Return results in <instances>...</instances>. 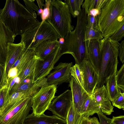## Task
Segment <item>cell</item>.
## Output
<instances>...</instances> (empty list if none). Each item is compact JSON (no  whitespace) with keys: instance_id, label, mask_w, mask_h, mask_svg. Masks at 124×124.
Wrapping results in <instances>:
<instances>
[{"instance_id":"obj_17","label":"cell","mask_w":124,"mask_h":124,"mask_svg":"<svg viewBox=\"0 0 124 124\" xmlns=\"http://www.w3.org/2000/svg\"><path fill=\"white\" fill-rule=\"evenodd\" d=\"M100 40L87 41V59L91 63L99 75Z\"/></svg>"},{"instance_id":"obj_5","label":"cell","mask_w":124,"mask_h":124,"mask_svg":"<svg viewBox=\"0 0 124 124\" xmlns=\"http://www.w3.org/2000/svg\"><path fill=\"white\" fill-rule=\"evenodd\" d=\"M71 17L67 3L61 0H51L50 16L46 21L52 26L60 38H64L73 30Z\"/></svg>"},{"instance_id":"obj_43","label":"cell","mask_w":124,"mask_h":124,"mask_svg":"<svg viewBox=\"0 0 124 124\" xmlns=\"http://www.w3.org/2000/svg\"><path fill=\"white\" fill-rule=\"evenodd\" d=\"M4 71V68L0 63V84L1 81Z\"/></svg>"},{"instance_id":"obj_10","label":"cell","mask_w":124,"mask_h":124,"mask_svg":"<svg viewBox=\"0 0 124 124\" xmlns=\"http://www.w3.org/2000/svg\"><path fill=\"white\" fill-rule=\"evenodd\" d=\"M72 65V62H60L57 66L54 67L53 71L46 78L48 85H55L57 86L64 83H69L72 77L71 68Z\"/></svg>"},{"instance_id":"obj_44","label":"cell","mask_w":124,"mask_h":124,"mask_svg":"<svg viewBox=\"0 0 124 124\" xmlns=\"http://www.w3.org/2000/svg\"><path fill=\"white\" fill-rule=\"evenodd\" d=\"M37 2L38 4V7L39 9H42L43 6L44 5V0H37Z\"/></svg>"},{"instance_id":"obj_23","label":"cell","mask_w":124,"mask_h":124,"mask_svg":"<svg viewBox=\"0 0 124 124\" xmlns=\"http://www.w3.org/2000/svg\"><path fill=\"white\" fill-rule=\"evenodd\" d=\"M106 84L105 87L109 99L111 102L119 92L116 81V74H114L111 76L107 80Z\"/></svg>"},{"instance_id":"obj_34","label":"cell","mask_w":124,"mask_h":124,"mask_svg":"<svg viewBox=\"0 0 124 124\" xmlns=\"http://www.w3.org/2000/svg\"><path fill=\"white\" fill-rule=\"evenodd\" d=\"M51 0H45L43 11L41 15L42 22L48 19L50 15V7Z\"/></svg>"},{"instance_id":"obj_4","label":"cell","mask_w":124,"mask_h":124,"mask_svg":"<svg viewBox=\"0 0 124 124\" xmlns=\"http://www.w3.org/2000/svg\"><path fill=\"white\" fill-rule=\"evenodd\" d=\"M98 19L99 29L103 38L110 37L124 24V0H108Z\"/></svg>"},{"instance_id":"obj_2","label":"cell","mask_w":124,"mask_h":124,"mask_svg":"<svg viewBox=\"0 0 124 124\" xmlns=\"http://www.w3.org/2000/svg\"><path fill=\"white\" fill-rule=\"evenodd\" d=\"M87 16L84 10L81 9L77 19L76 26L64 38V41L60 45L57 54L56 62L64 54H71L76 63L80 66L85 59H87V42L85 40V31L87 25Z\"/></svg>"},{"instance_id":"obj_12","label":"cell","mask_w":124,"mask_h":124,"mask_svg":"<svg viewBox=\"0 0 124 124\" xmlns=\"http://www.w3.org/2000/svg\"><path fill=\"white\" fill-rule=\"evenodd\" d=\"M60 47V45L59 43L58 45L44 59H38L34 72V82L46 77L53 69L56 63L55 59Z\"/></svg>"},{"instance_id":"obj_42","label":"cell","mask_w":124,"mask_h":124,"mask_svg":"<svg viewBox=\"0 0 124 124\" xmlns=\"http://www.w3.org/2000/svg\"><path fill=\"white\" fill-rule=\"evenodd\" d=\"M100 12V10L96 9H94L91 10L88 14H90L94 16H98Z\"/></svg>"},{"instance_id":"obj_31","label":"cell","mask_w":124,"mask_h":124,"mask_svg":"<svg viewBox=\"0 0 124 124\" xmlns=\"http://www.w3.org/2000/svg\"><path fill=\"white\" fill-rule=\"evenodd\" d=\"M119 91V94L111 102L113 106L124 110V93Z\"/></svg>"},{"instance_id":"obj_7","label":"cell","mask_w":124,"mask_h":124,"mask_svg":"<svg viewBox=\"0 0 124 124\" xmlns=\"http://www.w3.org/2000/svg\"><path fill=\"white\" fill-rule=\"evenodd\" d=\"M32 105L31 97L23 98L0 116V124H23Z\"/></svg>"},{"instance_id":"obj_13","label":"cell","mask_w":124,"mask_h":124,"mask_svg":"<svg viewBox=\"0 0 124 124\" xmlns=\"http://www.w3.org/2000/svg\"><path fill=\"white\" fill-rule=\"evenodd\" d=\"M80 67L83 74V87L88 93L91 95L98 84L99 75L88 59L83 60Z\"/></svg>"},{"instance_id":"obj_20","label":"cell","mask_w":124,"mask_h":124,"mask_svg":"<svg viewBox=\"0 0 124 124\" xmlns=\"http://www.w3.org/2000/svg\"><path fill=\"white\" fill-rule=\"evenodd\" d=\"M35 55L34 49H25L23 50L12 67H16L18 70L17 75Z\"/></svg>"},{"instance_id":"obj_33","label":"cell","mask_w":124,"mask_h":124,"mask_svg":"<svg viewBox=\"0 0 124 124\" xmlns=\"http://www.w3.org/2000/svg\"><path fill=\"white\" fill-rule=\"evenodd\" d=\"M124 37V24H123L109 37L112 40L119 42L121 41Z\"/></svg>"},{"instance_id":"obj_3","label":"cell","mask_w":124,"mask_h":124,"mask_svg":"<svg viewBox=\"0 0 124 124\" xmlns=\"http://www.w3.org/2000/svg\"><path fill=\"white\" fill-rule=\"evenodd\" d=\"M119 44V42L112 40L109 37L100 40L99 80L95 89L106 84L111 76L116 74Z\"/></svg>"},{"instance_id":"obj_11","label":"cell","mask_w":124,"mask_h":124,"mask_svg":"<svg viewBox=\"0 0 124 124\" xmlns=\"http://www.w3.org/2000/svg\"><path fill=\"white\" fill-rule=\"evenodd\" d=\"M25 49V46L22 41L17 44L9 43L7 47V54L4 71L2 79L0 84V89L7 85L8 72L13 67L21 54Z\"/></svg>"},{"instance_id":"obj_14","label":"cell","mask_w":124,"mask_h":124,"mask_svg":"<svg viewBox=\"0 0 124 124\" xmlns=\"http://www.w3.org/2000/svg\"><path fill=\"white\" fill-rule=\"evenodd\" d=\"M72 97V103L76 110L81 114L84 103L91 95L88 93L72 77L69 82Z\"/></svg>"},{"instance_id":"obj_9","label":"cell","mask_w":124,"mask_h":124,"mask_svg":"<svg viewBox=\"0 0 124 124\" xmlns=\"http://www.w3.org/2000/svg\"><path fill=\"white\" fill-rule=\"evenodd\" d=\"M72 103L71 90L68 89L55 97L51 102L48 109L54 115L66 120L69 109Z\"/></svg>"},{"instance_id":"obj_37","label":"cell","mask_w":124,"mask_h":124,"mask_svg":"<svg viewBox=\"0 0 124 124\" xmlns=\"http://www.w3.org/2000/svg\"><path fill=\"white\" fill-rule=\"evenodd\" d=\"M23 1L26 7L31 10L36 11L38 14L39 8L35 3L34 0H23Z\"/></svg>"},{"instance_id":"obj_29","label":"cell","mask_w":124,"mask_h":124,"mask_svg":"<svg viewBox=\"0 0 124 124\" xmlns=\"http://www.w3.org/2000/svg\"><path fill=\"white\" fill-rule=\"evenodd\" d=\"M71 74L72 76L83 87V73L80 66L78 64L76 63L75 65L72 66L71 68Z\"/></svg>"},{"instance_id":"obj_18","label":"cell","mask_w":124,"mask_h":124,"mask_svg":"<svg viewBox=\"0 0 124 124\" xmlns=\"http://www.w3.org/2000/svg\"><path fill=\"white\" fill-rule=\"evenodd\" d=\"M58 45V40L48 39L41 43L34 49L36 56L39 59L43 60L51 54Z\"/></svg>"},{"instance_id":"obj_40","label":"cell","mask_w":124,"mask_h":124,"mask_svg":"<svg viewBox=\"0 0 124 124\" xmlns=\"http://www.w3.org/2000/svg\"><path fill=\"white\" fill-rule=\"evenodd\" d=\"M111 124H124V116H113L110 121Z\"/></svg>"},{"instance_id":"obj_26","label":"cell","mask_w":124,"mask_h":124,"mask_svg":"<svg viewBox=\"0 0 124 124\" xmlns=\"http://www.w3.org/2000/svg\"><path fill=\"white\" fill-rule=\"evenodd\" d=\"M84 0H65L64 2L67 4L71 15L74 18L79 15Z\"/></svg>"},{"instance_id":"obj_8","label":"cell","mask_w":124,"mask_h":124,"mask_svg":"<svg viewBox=\"0 0 124 124\" xmlns=\"http://www.w3.org/2000/svg\"><path fill=\"white\" fill-rule=\"evenodd\" d=\"M57 86L50 85L42 87L31 97L32 114L39 116L48 109L52 101L55 97Z\"/></svg>"},{"instance_id":"obj_36","label":"cell","mask_w":124,"mask_h":124,"mask_svg":"<svg viewBox=\"0 0 124 124\" xmlns=\"http://www.w3.org/2000/svg\"><path fill=\"white\" fill-rule=\"evenodd\" d=\"M18 70L16 67H12L9 70L7 80V85H9L12 80L17 76L18 73Z\"/></svg>"},{"instance_id":"obj_1","label":"cell","mask_w":124,"mask_h":124,"mask_svg":"<svg viewBox=\"0 0 124 124\" xmlns=\"http://www.w3.org/2000/svg\"><path fill=\"white\" fill-rule=\"evenodd\" d=\"M1 16L15 39L27 30L40 23L35 11L21 4L17 0H7L1 9Z\"/></svg>"},{"instance_id":"obj_16","label":"cell","mask_w":124,"mask_h":124,"mask_svg":"<svg viewBox=\"0 0 124 124\" xmlns=\"http://www.w3.org/2000/svg\"><path fill=\"white\" fill-rule=\"evenodd\" d=\"M23 124H67L66 120L53 115L48 116L44 113L38 116L31 114L25 119Z\"/></svg>"},{"instance_id":"obj_24","label":"cell","mask_w":124,"mask_h":124,"mask_svg":"<svg viewBox=\"0 0 124 124\" xmlns=\"http://www.w3.org/2000/svg\"><path fill=\"white\" fill-rule=\"evenodd\" d=\"M108 0H85L82 6L87 15L90 11L94 9L100 10Z\"/></svg>"},{"instance_id":"obj_30","label":"cell","mask_w":124,"mask_h":124,"mask_svg":"<svg viewBox=\"0 0 124 124\" xmlns=\"http://www.w3.org/2000/svg\"><path fill=\"white\" fill-rule=\"evenodd\" d=\"M118 90L124 93V64L123 63L116 74Z\"/></svg>"},{"instance_id":"obj_27","label":"cell","mask_w":124,"mask_h":124,"mask_svg":"<svg viewBox=\"0 0 124 124\" xmlns=\"http://www.w3.org/2000/svg\"><path fill=\"white\" fill-rule=\"evenodd\" d=\"M85 40H101L103 37L99 29H95L86 25L85 31Z\"/></svg>"},{"instance_id":"obj_21","label":"cell","mask_w":124,"mask_h":124,"mask_svg":"<svg viewBox=\"0 0 124 124\" xmlns=\"http://www.w3.org/2000/svg\"><path fill=\"white\" fill-rule=\"evenodd\" d=\"M101 111L100 105L90 95L85 101L81 113L83 116H90Z\"/></svg>"},{"instance_id":"obj_22","label":"cell","mask_w":124,"mask_h":124,"mask_svg":"<svg viewBox=\"0 0 124 124\" xmlns=\"http://www.w3.org/2000/svg\"><path fill=\"white\" fill-rule=\"evenodd\" d=\"M38 59L35 55L17 75V77L19 78L20 83L22 82L29 77L34 76L35 67Z\"/></svg>"},{"instance_id":"obj_39","label":"cell","mask_w":124,"mask_h":124,"mask_svg":"<svg viewBox=\"0 0 124 124\" xmlns=\"http://www.w3.org/2000/svg\"><path fill=\"white\" fill-rule=\"evenodd\" d=\"M118 56L121 62L124 63V40L122 41L119 43V47Z\"/></svg>"},{"instance_id":"obj_28","label":"cell","mask_w":124,"mask_h":124,"mask_svg":"<svg viewBox=\"0 0 124 124\" xmlns=\"http://www.w3.org/2000/svg\"><path fill=\"white\" fill-rule=\"evenodd\" d=\"M8 86L5 85L0 89V115L7 106L9 97Z\"/></svg>"},{"instance_id":"obj_32","label":"cell","mask_w":124,"mask_h":124,"mask_svg":"<svg viewBox=\"0 0 124 124\" xmlns=\"http://www.w3.org/2000/svg\"><path fill=\"white\" fill-rule=\"evenodd\" d=\"M86 25L94 29H99L98 16H94L89 14L87 16Z\"/></svg>"},{"instance_id":"obj_35","label":"cell","mask_w":124,"mask_h":124,"mask_svg":"<svg viewBox=\"0 0 124 124\" xmlns=\"http://www.w3.org/2000/svg\"><path fill=\"white\" fill-rule=\"evenodd\" d=\"M79 124H100L98 118L95 117L83 116Z\"/></svg>"},{"instance_id":"obj_19","label":"cell","mask_w":124,"mask_h":124,"mask_svg":"<svg viewBox=\"0 0 124 124\" xmlns=\"http://www.w3.org/2000/svg\"><path fill=\"white\" fill-rule=\"evenodd\" d=\"M0 8V46L7 54V47L9 43L14 41L12 35L3 22L1 19Z\"/></svg>"},{"instance_id":"obj_25","label":"cell","mask_w":124,"mask_h":124,"mask_svg":"<svg viewBox=\"0 0 124 124\" xmlns=\"http://www.w3.org/2000/svg\"><path fill=\"white\" fill-rule=\"evenodd\" d=\"M82 115L75 109L72 103L70 108L66 121L67 124H79Z\"/></svg>"},{"instance_id":"obj_41","label":"cell","mask_w":124,"mask_h":124,"mask_svg":"<svg viewBox=\"0 0 124 124\" xmlns=\"http://www.w3.org/2000/svg\"><path fill=\"white\" fill-rule=\"evenodd\" d=\"M7 56V54L0 46V63L4 68L5 66Z\"/></svg>"},{"instance_id":"obj_15","label":"cell","mask_w":124,"mask_h":124,"mask_svg":"<svg viewBox=\"0 0 124 124\" xmlns=\"http://www.w3.org/2000/svg\"><path fill=\"white\" fill-rule=\"evenodd\" d=\"M92 99L100 106L101 111L108 115L114 111V107L109 99L108 93L104 85L95 89L91 95Z\"/></svg>"},{"instance_id":"obj_6","label":"cell","mask_w":124,"mask_h":124,"mask_svg":"<svg viewBox=\"0 0 124 124\" xmlns=\"http://www.w3.org/2000/svg\"><path fill=\"white\" fill-rule=\"evenodd\" d=\"M21 37V41L24 43L25 49H34L45 40H58L60 38L52 26L46 20L40 22L38 25L27 30Z\"/></svg>"},{"instance_id":"obj_38","label":"cell","mask_w":124,"mask_h":124,"mask_svg":"<svg viewBox=\"0 0 124 124\" xmlns=\"http://www.w3.org/2000/svg\"><path fill=\"white\" fill-rule=\"evenodd\" d=\"M97 114L99 119L100 124H111V119L107 117L101 111Z\"/></svg>"}]
</instances>
